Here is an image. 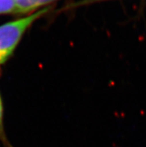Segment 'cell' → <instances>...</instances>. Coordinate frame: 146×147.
<instances>
[{
	"instance_id": "1",
	"label": "cell",
	"mask_w": 146,
	"mask_h": 147,
	"mask_svg": "<svg viewBox=\"0 0 146 147\" xmlns=\"http://www.w3.org/2000/svg\"><path fill=\"white\" fill-rule=\"evenodd\" d=\"M45 7L32 14L0 26V65L13 54L25 32L37 20L48 11Z\"/></svg>"
},
{
	"instance_id": "2",
	"label": "cell",
	"mask_w": 146,
	"mask_h": 147,
	"mask_svg": "<svg viewBox=\"0 0 146 147\" xmlns=\"http://www.w3.org/2000/svg\"><path fill=\"white\" fill-rule=\"evenodd\" d=\"M56 0H14L15 13L25 14Z\"/></svg>"
},
{
	"instance_id": "3",
	"label": "cell",
	"mask_w": 146,
	"mask_h": 147,
	"mask_svg": "<svg viewBox=\"0 0 146 147\" xmlns=\"http://www.w3.org/2000/svg\"><path fill=\"white\" fill-rule=\"evenodd\" d=\"M15 13L14 0H0V14Z\"/></svg>"
},
{
	"instance_id": "4",
	"label": "cell",
	"mask_w": 146,
	"mask_h": 147,
	"mask_svg": "<svg viewBox=\"0 0 146 147\" xmlns=\"http://www.w3.org/2000/svg\"><path fill=\"white\" fill-rule=\"evenodd\" d=\"M0 139L5 142V137L4 133L3 127V106H2V102L1 96H0Z\"/></svg>"
}]
</instances>
